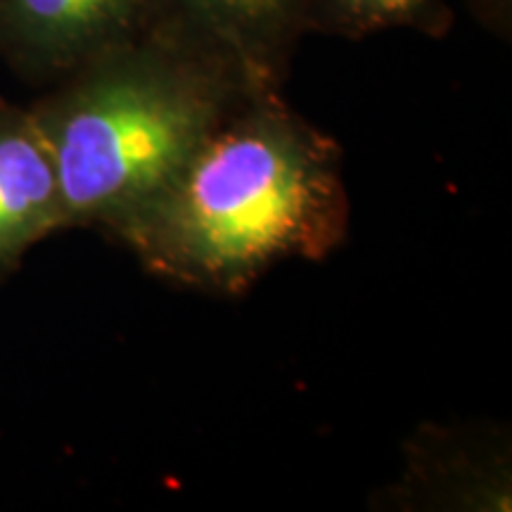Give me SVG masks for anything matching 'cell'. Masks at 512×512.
Returning <instances> with one entry per match:
<instances>
[{"mask_svg": "<svg viewBox=\"0 0 512 512\" xmlns=\"http://www.w3.org/2000/svg\"><path fill=\"white\" fill-rule=\"evenodd\" d=\"M57 230L67 219L46 138L29 107L0 100V283Z\"/></svg>", "mask_w": 512, "mask_h": 512, "instance_id": "cell-6", "label": "cell"}, {"mask_svg": "<svg viewBox=\"0 0 512 512\" xmlns=\"http://www.w3.org/2000/svg\"><path fill=\"white\" fill-rule=\"evenodd\" d=\"M349 221L337 140L261 88L112 240L166 283L235 297L280 261L328 259Z\"/></svg>", "mask_w": 512, "mask_h": 512, "instance_id": "cell-1", "label": "cell"}, {"mask_svg": "<svg viewBox=\"0 0 512 512\" xmlns=\"http://www.w3.org/2000/svg\"><path fill=\"white\" fill-rule=\"evenodd\" d=\"M401 477L384 494L392 510L508 512L510 439L501 427L422 425L408 439Z\"/></svg>", "mask_w": 512, "mask_h": 512, "instance_id": "cell-4", "label": "cell"}, {"mask_svg": "<svg viewBox=\"0 0 512 512\" xmlns=\"http://www.w3.org/2000/svg\"><path fill=\"white\" fill-rule=\"evenodd\" d=\"M451 27L448 0H311L309 5V34L349 41L394 29L441 38Z\"/></svg>", "mask_w": 512, "mask_h": 512, "instance_id": "cell-7", "label": "cell"}, {"mask_svg": "<svg viewBox=\"0 0 512 512\" xmlns=\"http://www.w3.org/2000/svg\"><path fill=\"white\" fill-rule=\"evenodd\" d=\"M311 0H159V24L226 60L254 88L280 91Z\"/></svg>", "mask_w": 512, "mask_h": 512, "instance_id": "cell-5", "label": "cell"}, {"mask_svg": "<svg viewBox=\"0 0 512 512\" xmlns=\"http://www.w3.org/2000/svg\"><path fill=\"white\" fill-rule=\"evenodd\" d=\"M465 5L479 27L501 41H510L512 0H465Z\"/></svg>", "mask_w": 512, "mask_h": 512, "instance_id": "cell-8", "label": "cell"}, {"mask_svg": "<svg viewBox=\"0 0 512 512\" xmlns=\"http://www.w3.org/2000/svg\"><path fill=\"white\" fill-rule=\"evenodd\" d=\"M159 19V0H0V57L31 83L64 79Z\"/></svg>", "mask_w": 512, "mask_h": 512, "instance_id": "cell-3", "label": "cell"}, {"mask_svg": "<svg viewBox=\"0 0 512 512\" xmlns=\"http://www.w3.org/2000/svg\"><path fill=\"white\" fill-rule=\"evenodd\" d=\"M252 91L261 88L159 22L55 81L29 110L53 155L67 228L114 238Z\"/></svg>", "mask_w": 512, "mask_h": 512, "instance_id": "cell-2", "label": "cell"}]
</instances>
